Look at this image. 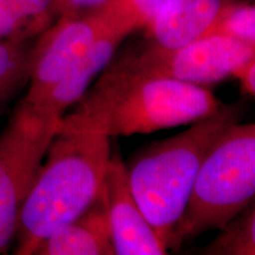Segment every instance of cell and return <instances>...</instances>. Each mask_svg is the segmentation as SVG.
I'll use <instances>...</instances> for the list:
<instances>
[{
	"instance_id": "cell-12",
	"label": "cell",
	"mask_w": 255,
	"mask_h": 255,
	"mask_svg": "<svg viewBox=\"0 0 255 255\" xmlns=\"http://www.w3.org/2000/svg\"><path fill=\"white\" fill-rule=\"evenodd\" d=\"M58 18L55 0H0V39L30 41Z\"/></svg>"
},
{
	"instance_id": "cell-10",
	"label": "cell",
	"mask_w": 255,
	"mask_h": 255,
	"mask_svg": "<svg viewBox=\"0 0 255 255\" xmlns=\"http://www.w3.org/2000/svg\"><path fill=\"white\" fill-rule=\"evenodd\" d=\"M128 34L121 30H111L101 37L84 58L76 64L64 77L50 88L33 103L47 114L62 117L72 108L90 88L91 83L109 65L120 44ZM25 103V102H24Z\"/></svg>"
},
{
	"instance_id": "cell-15",
	"label": "cell",
	"mask_w": 255,
	"mask_h": 255,
	"mask_svg": "<svg viewBox=\"0 0 255 255\" xmlns=\"http://www.w3.org/2000/svg\"><path fill=\"white\" fill-rule=\"evenodd\" d=\"M210 34H227L255 45V1H241L228 6ZM209 36V34H208Z\"/></svg>"
},
{
	"instance_id": "cell-16",
	"label": "cell",
	"mask_w": 255,
	"mask_h": 255,
	"mask_svg": "<svg viewBox=\"0 0 255 255\" xmlns=\"http://www.w3.org/2000/svg\"><path fill=\"white\" fill-rule=\"evenodd\" d=\"M165 0H114L128 24L141 30L150 23Z\"/></svg>"
},
{
	"instance_id": "cell-2",
	"label": "cell",
	"mask_w": 255,
	"mask_h": 255,
	"mask_svg": "<svg viewBox=\"0 0 255 255\" xmlns=\"http://www.w3.org/2000/svg\"><path fill=\"white\" fill-rule=\"evenodd\" d=\"M18 220L14 254L33 255L45 239L87 210L101 193L110 137L58 128Z\"/></svg>"
},
{
	"instance_id": "cell-18",
	"label": "cell",
	"mask_w": 255,
	"mask_h": 255,
	"mask_svg": "<svg viewBox=\"0 0 255 255\" xmlns=\"http://www.w3.org/2000/svg\"><path fill=\"white\" fill-rule=\"evenodd\" d=\"M234 77L240 81L244 90L255 98V58L239 70Z\"/></svg>"
},
{
	"instance_id": "cell-4",
	"label": "cell",
	"mask_w": 255,
	"mask_h": 255,
	"mask_svg": "<svg viewBox=\"0 0 255 255\" xmlns=\"http://www.w3.org/2000/svg\"><path fill=\"white\" fill-rule=\"evenodd\" d=\"M255 201V123H235L207 154L171 247L221 231Z\"/></svg>"
},
{
	"instance_id": "cell-6",
	"label": "cell",
	"mask_w": 255,
	"mask_h": 255,
	"mask_svg": "<svg viewBox=\"0 0 255 255\" xmlns=\"http://www.w3.org/2000/svg\"><path fill=\"white\" fill-rule=\"evenodd\" d=\"M254 58L253 44L227 34H209L176 49L150 44L111 64L129 72L205 87L234 77Z\"/></svg>"
},
{
	"instance_id": "cell-7",
	"label": "cell",
	"mask_w": 255,
	"mask_h": 255,
	"mask_svg": "<svg viewBox=\"0 0 255 255\" xmlns=\"http://www.w3.org/2000/svg\"><path fill=\"white\" fill-rule=\"evenodd\" d=\"M111 30L127 28L107 2L77 15H62L44 31L32 46L33 63L30 87L23 102L33 103L59 82Z\"/></svg>"
},
{
	"instance_id": "cell-11",
	"label": "cell",
	"mask_w": 255,
	"mask_h": 255,
	"mask_svg": "<svg viewBox=\"0 0 255 255\" xmlns=\"http://www.w3.org/2000/svg\"><path fill=\"white\" fill-rule=\"evenodd\" d=\"M38 255H114L110 225L101 193L83 214L45 239Z\"/></svg>"
},
{
	"instance_id": "cell-3",
	"label": "cell",
	"mask_w": 255,
	"mask_h": 255,
	"mask_svg": "<svg viewBox=\"0 0 255 255\" xmlns=\"http://www.w3.org/2000/svg\"><path fill=\"white\" fill-rule=\"evenodd\" d=\"M240 114V105L222 104L189 129L143 150L127 167L133 196L167 250L207 154L220 136L239 122Z\"/></svg>"
},
{
	"instance_id": "cell-8",
	"label": "cell",
	"mask_w": 255,
	"mask_h": 255,
	"mask_svg": "<svg viewBox=\"0 0 255 255\" xmlns=\"http://www.w3.org/2000/svg\"><path fill=\"white\" fill-rule=\"evenodd\" d=\"M116 255H162L167 247L143 214L120 155L111 154L101 188Z\"/></svg>"
},
{
	"instance_id": "cell-1",
	"label": "cell",
	"mask_w": 255,
	"mask_h": 255,
	"mask_svg": "<svg viewBox=\"0 0 255 255\" xmlns=\"http://www.w3.org/2000/svg\"><path fill=\"white\" fill-rule=\"evenodd\" d=\"M221 105L205 87L129 72L110 62L58 128L89 130L110 138L150 133L195 123Z\"/></svg>"
},
{
	"instance_id": "cell-14",
	"label": "cell",
	"mask_w": 255,
	"mask_h": 255,
	"mask_svg": "<svg viewBox=\"0 0 255 255\" xmlns=\"http://www.w3.org/2000/svg\"><path fill=\"white\" fill-rule=\"evenodd\" d=\"M220 232L203 254L255 255V201Z\"/></svg>"
},
{
	"instance_id": "cell-13",
	"label": "cell",
	"mask_w": 255,
	"mask_h": 255,
	"mask_svg": "<svg viewBox=\"0 0 255 255\" xmlns=\"http://www.w3.org/2000/svg\"><path fill=\"white\" fill-rule=\"evenodd\" d=\"M30 41L0 39V111L30 81L33 63Z\"/></svg>"
},
{
	"instance_id": "cell-9",
	"label": "cell",
	"mask_w": 255,
	"mask_h": 255,
	"mask_svg": "<svg viewBox=\"0 0 255 255\" xmlns=\"http://www.w3.org/2000/svg\"><path fill=\"white\" fill-rule=\"evenodd\" d=\"M251 0H165L145 28L150 44L176 49L210 34L228 6Z\"/></svg>"
},
{
	"instance_id": "cell-5",
	"label": "cell",
	"mask_w": 255,
	"mask_h": 255,
	"mask_svg": "<svg viewBox=\"0 0 255 255\" xmlns=\"http://www.w3.org/2000/svg\"><path fill=\"white\" fill-rule=\"evenodd\" d=\"M60 120L20 102L0 132V254L15 239L21 207Z\"/></svg>"
},
{
	"instance_id": "cell-17",
	"label": "cell",
	"mask_w": 255,
	"mask_h": 255,
	"mask_svg": "<svg viewBox=\"0 0 255 255\" xmlns=\"http://www.w3.org/2000/svg\"><path fill=\"white\" fill-rule=\"evenodd\" d=\"M108 0H55L57 12L62 15H77L100 7Z\"/></svg>"
}]
</instances>
